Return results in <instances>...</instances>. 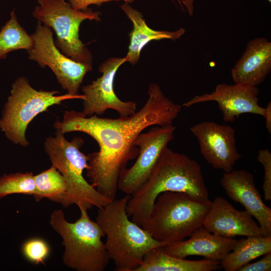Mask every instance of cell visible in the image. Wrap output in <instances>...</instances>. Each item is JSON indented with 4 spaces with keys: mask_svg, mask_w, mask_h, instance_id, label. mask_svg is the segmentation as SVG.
<instances>
[{
    "mask_svg": "<svg viewBox=\"0 0 271 271\" xmlns=\"http://www.w3.org/2000/svg\"><path fill=\"white\" fill-rule=\"evenodd\" d=\"M259 92L256 86L236 83L219 84L211 93L196 95L182 105L189 107L199 103L215 101L222 112L223 120L233 122L243 113L263 116L265 108L258 104Z\"/></svg>",
    "mask_w": 271,
    "mask_h": 271,
    "instance_id": "obj_13",
    "label": "cell"
},
{
    "mask_svg": "<svg viewBox=\"0 0 271 271\" xmlns=\"http://www.w3.org/2000/svg\"><path fill=\"white\" fill-rule=\"evenodd\" d=\"M148 94L140 110L128 116L86 117L81 112L69 110L65 112L62 121L54 124L63 133L82 132L96 141L99 150L87 155L86 176L100 193L111 199L115 198L120 175L139 155L140 149L134 145L137 137L150 126L172 125L182 109V105L167 97L156 83L150 84Z\"/></svg>",
    "mask_w": 271,
    "mask_h": 271,
    "instance_id": "obj_1",
    "label": "cell"
},
{
    "mask_svg": "<svg viewBox=\"0 0 271 271\" xmlns=\"http://www.w3.org/2000/svg\"><path fill=\"white\" fill-rule=\"evenodd\" d=\"M120 8L133 24V28L129 34L128 51L124 57L125 62L132 65L138 62L142 49L152 41L179 39L185 33L186 30L183 28L175 31L153 30L147 24L142 13L128 3H124Z\"/></svg>",
    "mask_w": 271,
    "mask_h": 271,
    "instance_id": "obj_18",
    "label": "cell"
},
{
    "mask_svg": "<svg viewBox=\"0 0 271 271\" xmlns=\"http://www.w3.org/2000/svg\"><path fill=\"white\" fill-rule=\"evenodd\" d=\"M180 5L182 4L186 8L189 15L191 16L193 14L194 12V0H179Z\"/></svg>",
    "mask_w": 271,
    "mask_h": 271,
    "instance_id": "obj_29",
    "label": "cell"
},
{
    "mask_svg": "<svg viewBox=\"0 0 271 271\" xmlns=\"http://www.w3.org/2000/svg\"><path fill=\"white\" fill-rule=\"evenodd\" d=\"M55 136L45 140L44 148L52 163L64 177L68 189L60 204L64 207L73 204L86 210L93 207L98 209L113 199L100 193L83 177L88 168V157L80 151L84 141L75 137L67 141L63 133L56 129Z\"/></svg>",
    "mask_w": 271,
    "mask_h": 271,
    "instance_id": "obj_6",
    "label": "cell"
},
{
    "mask_svg": "<svg viewBox=\"0 0 271 271\" xmlns=\"http://www.w3.org/2000/svg\"><path fill=\"white\" fill-rule=\"evenodd\" d=\"M33 46L27 51L30 60L40 67H49L67 93L78 94L85 75L92 70V65L76 62L64 54L55 45L52 29L38 22L31 35Z\"/></svg>",
    "mask_w": 271,
    "mask_h": 271,
    "instance_id": "obj_9",
    "label": "cell"
},
{
    "mask_svg": "<svg viewBox=\"0 0 271 271\" xmlns=\"http://www.w3.org/2000/svg\"><path fill=\"white\" fill-rule=\"evenodd\" d=\"M80 216L75 222L67 221L61 209L51 214L49 223L62 239L65 250L62 260L77 271H103L110 260L101 238L103 231L91 220L87 210L79 208Z\"/></svg>",
    "mask_w": 271,
    "mask_h": 271,
    "instance_id": "obj_5",
    "label": "cell"
},
{
    "mask_svg": "<svg viewBox=\"0 0 271 271\" xmlns=\"http://www.w3.org/2000/svg\"><path fill=\"white\" fill-rule=\"evenodd\" d=\"M163 247L148 252L134 271H213L221 268L219 261L187 260L168 254Z\"/></svg>",
    "mask_w": 271,
    "mask_h": 271,
    "instance_id": "obj_19",
    "label": "cell"
},
{
    "mask_svg": "<svg viewBox=\"0 0 271 271\" xmlns=\"http://www.w3.org/2000/svg\"><path fill=\"white\" fill-rule=\"evenodd\" d=\"M122 1L125 3H131L136 0H69V3L72 7L78 11H86L88 6L91 5H96L100 6L102 4L111 2Z\"/></svg>",
    "mask_w": 271,
    "mask_h": 271,
    "instance_id": "obj_27",
    "label": "cell"
},
{
    "mask_svg": "<svg viewBox=\"0 0 271 271\" xmlns=\"http://www.w3.org/2000/svg\"><path fill=\"white\" fill-rule=\"evenodd\" d=\"M203 226L211 233L226 238L262 236L258 224L247 211L237 210L221 196L212 201Z\"/></svg>",
    "mask_w": 271,
    "mask_h": 271,
    "instance_id": "obj_15",
    "label": "cell"
},
{
    "mask_svg": "<svg viewBox=\"0 0 271 271\" xmlns=\"http://www.w3.org/2000/svg\"><path fill=\"white\" fill-rule=\"evenodd\" d=\"M177 1H178V3H179V0H177ZM179 4H180V3H179Z\"/></svg>",
    "mask_w": 271,
    "mask_h": 271,
    "instance_id": "obj_31",
    "label": "cell"
},
{
    "mask_svg": "<svg viewBox=\"0 0 271 271\" xmlns=\"http://www.w3.org/2000/svg\"><path fill=\"white\" fill-rule=\"evenodd\" d=\"M269 3L271 2V0H267Z\"/></svg>",
    "mask_w": 271,
    "mask_h": 271,
    "instance_id": "obj_30",
    "label": "cell"
},
{
    "mask_svg": "<svg viewBox=\"0 0 271 271\" xmlns=\"http://www.w3.org/2000/svg\"><path fill=\"white\" fill-rule=\"evenodd\" d=\"M36 192L32 172L5 174L0 178V198L13 194L34 196Z\"/></svg>",
    "mask_w": 271,
    "mask_h": 271,
    "instance_id": "obj_23",
    "label": "cell"
},
{
    "mask_svg": "<svg viewBox=\"0 0 271 271\" xmlns=\"http://www.w3.org/2000/svg\"><path fill=\"white\" fill-rule=\"evenodd\" d=\"M36 192L34 197L36 201L46 198L61 203L67 189V182L61 173L54 166L34 175Z\"/></svg>",
    "mask_w": 271,
    "mask_h": 271,
    "instance_id": "obj_22",
    "label": "cell"
},
{
    "mask_svg": "<svg viewBox=\"0 0 271 271\" xmlns=\"http://www.w3.org/2000/svg\"><path fill=\"white\" fill-rule=\"evenodd\" d=\"M176 127L172 125L152 127L148 132L137 137L134 145L140 149L137 159L120 175L117 188L131 195L149 179L160 158L174 139Z\"/></svg>",
    "mask_w": 271,
    "mask_h": 271,
    "instance_id": "obj_10",
    "label": "cell"
},
{
    "mask_svg": "<svg viewBox=\"0 0 271 271\" xmlns=\"http://www.w3.org/2000/svg\"><path fill=\"white\" fill-rule=\"evenodd\" d=\"M271 252V235L249 236L236 241L233 250L221 261L225 271H237L253 259Z\"/></svg>",
    "mask_w": 271,
    "mask_h": 271,
    "instance_id": "obj_20",
    "label": "cell"
},
{
    "mask_svg": "<svg viewBox=\"0 0 271 271\" xmlns=\"http://www.w3.org/2000/svg\"><path fill=\"white\" fill-rule=\"evenodd\" d=\"M199 142L200 152L214 169L229 173L241 157L236 147L235 130L214 121L198 123L190 128Z\"/></svg>",
    "mask_w": 271,
    "mask_h": 271,
    "instance_id": "obj_12",
    "label": "cell"
},
{
    "mask_svg": "<svg viewBox=\"0 0 271 271\" xmlns=\"http://www.w3.org/2000/svg\"><path fill=\"white\" fill-rule=\"evenodd\" d=\"M125 62L124 57H112L102 63L98 68L101 76L90 84L81 87L84 98L81 112L86 117L102 115L106 110L116 111L120 117L133 114L137 111V103L123 101L116 96L113 89L114 77L118 68Z\"/></svg>",
    "mask_w": 271,
    "mask_h": 271,
    "instance_id": "obj_11",
    "label": "cell"
},
{
    "mask_svg": "<svg viewBox=\"0 0 271 271\" xmlns=\"http://www.w3.org/2000/svg\"><path fill=\"white\" fill-rule=\"evenodd\" d=\"M265 118V127L268 132L271 133V103L268 102L265 108L264 113L263 116Z\"/></svg>",
    "mask_w": 271,
    "mask_h": 271,
    "instance_id": "obj_28",
    "label": "cell"
},
{
    "mask_svg": "<svg viewBox=\"0 0 271 271\" xmlns=\"http://www.w3.org/2000/svg\"><path fill=\"white\" fill-rule=\"evenodd\" d=\"M130 195L115 198L98 209L96 222L106 240L110 259L118 271H134L150 250L167 245L154 239L150 233L129 219L126 207Z\"/></svg>",
    "mask_w": 271,
    "mask_h": 271,
    "instance_id": "obj_3",
    "label": "cell"
},
{
    "mask_svg": "<svg viewBox=\"0 0 271 271\" xmlns=\"http://www.w3.org/2000/svg\"><path fill=\"white\" fill-rule=\"evenodd\" d=\"M165 191L182 192L209 198L198 162L167 148L148 180L130 196L126 207L127 215L141 226L150 216L158 196Z\"/></svg>",
    "mask_w": 271,
    "mask_h": 271,
    "instance_id": "obj_2",
    "label": "cell"
},
{
    "mask_svg": "<svg viewBox=\"0 0 271 271\" xmlns=\"http://www.w3.org/2000/svg\"><path fill=\"white\" fill-rule=\"evenodd\" d=\"M271 252L264 255L258 261L248 263L239 268L237 271H270Z\"/></svg>",
    "mask_w": 271,
    "mask_h": 271,
    "instance_id": "obj_26",
    "label": "cell"
},
{
    "mask_svg": "<svg viewBox=\"0 0 271 271\" xmlns=\"http://www.w3.org/2000/svg\"><path fill=\"white\" fill-rule=\"evenodd\" d=\"M258 161L264 169V179L262 188L264 198L266 201L271 200V153L268 149H261L258 152Z\"/></svg>",
    "mask_w": 271,
    "mask_h": 271,
    "instance_id": "obj_25",
    "label": "cell"
},
{
    "mask_svg": "<svg viewBox=\"0 0 271 271\" xmlns=\"http://www.w3.org/2000/svg\"><path fill=\"white\" fill-rule=\"evenodd\" d=\"M38 3L33 16L54 31L56 47L76 62L92 64L91 53L80 39L79 28L85 20L100 21V13L90 8L76 10L65 0H38Z\"/></svg>",
    "mask_w": 271,
    "mask_h": 271,
    "instance_id": "obj_8",
    "label": "cell"
},
{
    "mask_svg": "<svg viewBox=\"0 0 271 271\" xmlns=\"http://www.w3.org/2000/svg\"><path fill=\"white\" fill-rule=\"evenodd\" d=\"M212 204L209 198L165 191L158 196L141 227L154 239L168 245L182 241L203 225Z\"/></svg>",
    "mask_w": 271,
    "mask_h": 271,
    "instance_id": "obj_4",
    "label": "cell"
},
{
    "mask_svg": "<svg viewBox=\"0 0 271 271\" xmlns=\"http://www.w3.org/2000/svg\"><path fill=\"white\" fill-rule=\"evenodd\" d=\"M21 249L25 258L35 264H44L51 250L47 241L40 237H32L26 240L23 243Z\"/></svg>",
    "mask_w": 271,
    "mask_h": 271,
    "instance_id": "obj_24",
    "label": "cell"
},
{
    "mask_svg": "<svg viewBox=\"0 0 271 271\" xmlns=\"http://www.w3.org/2000/svg\"><path fill=\"white\" fill-rule=\"evenodd\" d=\"M33 40L18 21L13 11L10 20L0 31V60L5 59L11 52L24 49H31L33 46Z\"/></svg>",
    "mask_w": 271,
    "mask_h": 271,
    "instance_id": "obj_21",
    "label": "cell"
},
{
    "mask_svg": "<svg viewBox=\"0 0 271 271\" xmlns=\"http://www.w3.org/2000/svg\"><path fill=\"white\" fill-rule=\"evenodd\" d=\"M57 90H37L24 76L17 78L12 85L10 95L5 104L0 129L12 143L26 147L29 142L26 138L29 124L39 113L49 107L66 100L84 98L83 94L57 95Z\"/></svg>",
    "mask_w": 271,
    "mask_h": 271,
    "instance_id": "obj_7",
    "label": "cell"
},
{
    "mask_svg": "<svg viewBox=\"0 0 271 271\" xmlns=\"http://www.w3.org/2000/svg\"><path fill=\"white\" fill-rule=\"evenodd\" d=\"M221 185L227 196L242 205L258 222L263 236L271 235V209L263 202L256 188L253 175L244 170L224 173Z\"/></svg>",
    "mask_w": 271,
    "mask_h": 271,
    "instance_id": "obj_14",
    "label": "cell"
},
{
    "mask_svg": "<svg viewBox=\"0 0 271 271\" xmlns=\"http://www.w3.org/2000/svg\"><path fill=\"white\" fill-rule=\"evenodd\" d=\"M237 240L214 234L203 225L186 240L163 246L169 254L185 258L190 255H199L206 259L221 261L234 248Z\"/></svg>",
    "mask_w": 271,
    "mask_h": 271,
    "instance_id": "obj_16",
    "label": "cell"
},
{
    "mask_svg": "<svg viewBox=\"0 0 271 271\" xmlns=\"http://www.w3.org/2000/svg\"><path fill=\"white\" fill-rule=\"evenodd\" d=\"M270 70L271 42L264 38H256L248 43L232 69L231 76L236 84L256 86Z\"/></svg>",
    "mask_w": 271,
    "mask_h": 271,
    "instance_id": "obj_17",
    "label": "cell"
}]
</instances>
